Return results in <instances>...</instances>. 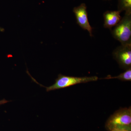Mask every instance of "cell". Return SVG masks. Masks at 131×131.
Wrapping results in <instances>:
<instances>
[{
	"instance_id": "obj_1",
	"label": "cell",
	"mask_w": 131,
	"mask_h": 131,
	"mask_svg": "<svg viewBox=\"0 0 131 131\" xmlns=\"http://www.w3.org/2000/svg\"><path fill=\"white\" fill-rule=\"evenodd\" d=\"M106 129L111 131L115 129L131 130V107L122 108L116 111L107 121Z\"/></svg>"
},
{
	"instance_id": "obj_2",
	"label": "cell",
	"mask_w": 131,
	"mask_h": 131,
	"mask_svg": "<svg viewBox=\"0 0 131 131\" xmlns=\"http://www.w3.org/2000/svg\"><path fill=\"white\" fill-rule=\"evenodd\" d=\"M114 38L121 44H131V12H125L120 21L112 30Z\"/></svg>"
},
{
	"instance_id": "obj_3",
	"label": "cell",
	"mask_w": 131,
	"mask_h": 131,
	"mask_svg": "<svg viewBox=\"0 0 131 131\" xmlns=\"http://www.w3.org/2000/svg\"><path fill=\"white\" fill-rule=\"evenodd\" d=\"M98 79L96 76L75 77L68 76L60 74L54 84L50 86L46 87L47 92L61 89L73 85L81 83H86L89 82L95 81Z\"/></svg>"
},
{
	"instance_id": "obj_4",
	"label": "cell",
	"mask_w": 131,
	"mask_h": 131,
	"mask_svg": "<svg viewBox=\"0 0 131 131\" xmlns=\"http://www.w3.org/2000/svg\"><path fill=\"white\" fill-rule=\"evenodd\" d=\"M113 56L121 68L125 70L131 68V44H121L114 50Z\"/></svg>"
},
{
	"instance_id": "obj_5",
	"label": "cell",
	"mask_w": 131,
	"mask_h": 131,
	"mask_svg": "<svg viewBox=\"0 0 131 131\" xmlns=\"http://www.w3.org/2000/svg\"><path fill=\"white\" fill-rule=\"evenodd\" d=\"M86 5L82 3L78 6L74 8L73 12L76 19L77 24L83 30L88 31L90 35L93 36V28L89 21Z\"/></svg>"
},
{
	"instance_id": "obj_6",
	"label": "cell",
	"mask_w": 131,
	"mask_h": 131,
	"mask_svg": "<svg viewBox=\"0 0 131 131\" xmlns=\"http://www.w3.org/2000/svg\"><path fill=\"white\" fill-rule=\"evenodd\" d=\"M121 12L117 11H107L103 14L104 25L105 28L111 29L118 24L122 18Z\"/></svg>"
},
{
	"instance_id": "obj_7",
	"label": "cell",
	"mask_w": 131,
	"mask_h": 131,
	"mask_svg": "<svg viewBox=\"0 0 131 131\" xmlns=\"http://www.w3.org/2000/svg\"><path fill=\"white\" fill-rule=\"evenodd\" d=\"M118 10L131 12V0H118Z\"/></svg>"
},
{
	"instance_id": "obj_8",
	"label": "cell",
	"mask_w": 131,
	"mask_h": 131,
	"mask_svg": "<svg viewBox=\"0 0 131 131\" xmlns=\"http://www.w3.org/2000/svg\"><path fill=\"white\" fill-rule=\"evenodd\" d=\"M105 79H117L122 81H131V68L126 70L124 73L116 76L111 77L108 76L105 78Z\"/></svg>"
},
{
	"instance_id": "obj_9",
	"label": "cell",
	"mask_w": 131,
	"mask_h": 131,
	"mask_svg": "<svg viewBox=\"0 0 131 131\" xmlns=\"http://www.w3.org/2000/svg\"><path fill=\"white\" fill-rule=\"evenodd\" d=\"M8 102H9V101L6 100L5 99H3V100H0V105H3V104H5Z\"/></svg>"
},
{
	"instance_id": "obj_10",
	"label": "cell",
	"mask_w": 131,
	"mask_h": 131,
	"mask_svg": "<svg viewBox=\"0 0 131 131\" xmlns=\"http://www.w3.org/2000/svg\"><path fill=\"white\" fill-rule=\"evenodd\" d=\"M110 131H129L128 130H123V129H113V130H112Z\"/></svg>"
},
{
	"instance_id": "obj_11",
	"label": "cell",
	"mask_w": 131,
	"mask_h": 131,
	"mask_svg": "<svg viewBox=\"0 0 131 131\" xmlns=\"http://www.w3.org/2000/svg\"><path fill=\"white\" fill-rule=\"evenodd\" d=\"M5 31L4 28H2V27H0V31L3 32Z\"/></svg>"
},
{
	"instance_id": "obj_12",
	"label": "cell",
	"mask_w": 131,
	"mask_h": 131,
	"mask_svg": "<svg viewBox=\"0 0 131 131\" xmlns=\"http://www.w3.org/2000/svg\"><path fill=\"white\" fill-rule=\"evenodd\" d=\"M105 1H109V0H105Z\"/></svg>"
}]
</instances>
